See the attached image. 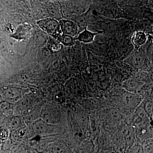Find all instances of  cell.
I'll return each mask as SVG.
<instances>
[{"label":"cell","mask_w":153,"mask_h":153,"mask_svg":"<svg viewBox=\"0 0 153 153\" xmlns=\"http://www.w3.org/2000/svg\"><path fill=\"white\" fill-rule=\"evenodd\" d=\"M5 116L2 114H0V125L5 120Z\"/></svg>","instance_id":"4316f807"},{"label":"cell","mask_w":153,"mask_h":153,"mask_svg":"<svg viewBox=\"0 0 153 153\" xmlns=\"http://www.w3.org/2000/svg\"><path fill=\"white\" fill-rule=\"evenodd\" d=\"M57 39L62 45L66 47H71L74 45V38L69 35L61 33L58 36L53 37Z\"/></svg>","instance_id":"d6986e66"},{"label":"cell","mask_w":153,"mask_h":153,"mask_svg":"<svg viewBox=\"0 0 153 153\" xmlns=\"http://www.w3.org/2000/svg\"><path fill=\"white\" fill-rule=\"evenodd\" d=\"M34 41L38 47H42L47 44L49 40V36L47 33L42 30H36L33 34Z\"/></svg>","instance_id":"2e32d148"},{"label":"cell","mask_w":153,"mask_h":153,"mask_svg":"<svg viewBox=\"0 0 153 153\" xmlns=\"http://www.w3.org/2000/svg\"><path fill=\"white\" fill-rule=\"evenodd\" d=\"M27 126L25 125L21 128L11 131V140L14 142H19L25 140L29 134Z\"/></svg>","instance_id":"7c38bea8"},{"label":"cell","mask_w":153,"mask_h":153,"mask_svg":"<svg viewBox=\"0 0 153 153\" xmlns=\"http://www.w3.org/2000/svg\"><path fill=\"white\" fill-rule=\"evenodd\" d=\"M133 78L135 79L143 82V83H149L151 81V75L147 71H140L135 74Z\"/></svg>","instance_id":"ffe728a7"},{"label":"cell","mask_w":153,"mask_h":153,"mask_svg":"<svg viewBox=\"0 0 153 153\" xmlns=\"http://www.w3.org/2000/svg\"><path fill=\"white\" fill-rule=\"evenodd\" d=\"M29 133L38 137L50 136L58 132L57 124H51L44 121L41 118L27 126Z\"/></svg>","instance_id":"6da1fadb"},{"label":"cell","mask_w":153,"mask_h":153,"mask_svg":"<svg viewBox=\"0 0 153 153\" xmlns=\"http://www.w3.org/2000/svg\"><path fill=\"white\" fill-rule=\"evenodd\" d=\"M56 111L49 105L42 107L40 118L44 121L51 124H57L59 119Z\"/></svg>","instance_id":"3957f363"},{"label":"cell","mask_w":153,"mask_h":153,"mask_svg":"<svg viewBox=\"0 0 153 153\" xmlns=\"http://www.w3.org/2000/svg\"><path fill=\"white\" fill-rule=\"evenodd\" d=\"M14 104L7 101H1L0 102V114L5 116L10 117L14 115Z\"/></svg>","instance_id":"e0dca14e"},{"label":"cell","mask_w":153,"mask_h":153,"mask_svg":"<svg viewBox=\"0 0 153 153\" xmlns=\"http://www.w3.org/2000/svg\"><path fill=\"white\" fill-rule=\"evenodd\" d=\"M60 30L63 34L75 37L79 34L77 25L72 20L61 19L59 21Z\"/></svg>","instance_id":"277c9868"},{"label":"cell","mask_w":153,"mask_h":153,"mask_svg":"<svg viewBox=\"0 0 153 153\" xmlns=\"http://www.w3.org/2000/svg\"><path fill=\"white\" fill-rule=\"evenodd\" d=\"M122 134L128 148L135 141V131L131 126H124L122 129Z\"/></svg>","instance_id":"9c48e42d"},{"label":"cell","mask_w":153,"mask_h":153,"mask_svg":"<svg viewBox=\"0 0 153 153\" xmlns=\"http://www.w3.org/2000/svg\"><path fill=\"white\" fill-rule=\"evenodd\" d=\"M143 85L144 83L138 81L134 78L127 79L123 83L124 88L127 91L135 94L137 92Z\"/></svg>","instance_id":"30bf717a"},{"label":"cell","mask_w":153,"mask_h":153,"mask_svg":"<svg viewBox=\"0 0 153 153\" xmlns=\"http://www.w3.org/2000/svg\"><path fill=\"white\" fill-rule=\"evenodd\" d=\"M26 125L22 116L13 115L9 117L7 123V127L10 131H14Z\"/></svg>","instance_id":"8fae6325"},{"label":"cell","mask_w":153,"mask_h":153,"mask_svg":"<svg viewBox=\"0 0 153 153\" xmlns=\"http://www.w3.org/2000/svg\"><path fill=\"white\" fill-rule=\"evenodd\" d=\"M33 32V27L31 25L23 24L19 25L15 33L11 36L18 41H22L30 38Z\"/></svg>","instance_id":"5b68a950"},{"label":"cell","mask_w":153,"mask_h":153,"mask_svg":"<svg viewBox=\"0 0 153 153\" xmlns=\"http://www.w3.org/2000/svg\"><path fill=\"white\" fill-rule=\"evenodd\" d=\"M128 149V153H143L142 144L138 141H135Z\"/></svg>","instance_id":"603a6c76"},{"label":"cell","mask_w":153,"mask_h":153,"mask_svg":"<svg viewBox=\"0 0 153 153\" xmlns=\"http://www.w3.org/2000/svg\"><path fill=\"white\" fill-rule=\"evenodd\" d=\"M49 49L52 52H59L62 49V44L57 39L52 36H49V40L47 42Z\"/></svg>","instance_id":"44dd1931"},{"label":"cell","mask_w":153,"mask_h":153,"mask_svg":"<svg viewBox=\"0 0 153 153\" xmlns=\"http://www.w3.org/2000/svg\"><path fill=\"white\" fill-rule=\"evenodd\" d=\"M37 24L41 30L52 37L62 33L59 21L50 17L38 20Z\"/></svg>","instance_id":"7a4b0ae2"},{"label":"cell","mask_w":153,"mask_h":153,"mask_svg":"<svg viewBox=\"0 0 153 153\" xmlns=\"http://www.w3.org/2000/svg\"><path fill=\"white\" fill-rule=\"evenodd\" d=\"M47 152L48 153H70L66 145L60 142L51 143Z\"/></svg>","instance_id":"9a60e30c"},{"label":"cell","mask_w":153,"mask_h":153,"mask_svg":"<svg viewBox=\"0 0 153 153\" xmlns=\"http://www.w3.org/2000/svg\"><path fill=\"white\" fill-rule=\"evenodd\" d=\"M144 108L148 116H150L152 113V102L151 100H148L143 102Z\"/></svg>","instance_id":"484cf974"},{"label":"cell","mask_w":153,"mask_h":153,"mask_svg":"<svg viewBox=\"0 0 153 153\" xmlns=\"http://www.w3.org/2000/svg\"><path fill=\"white\" fill-rule=\"evenodd\" d=\"M102 32L99 31L97 33H92L85 28L83 31L80 32L77 35V37L74 38V40H78L80 42L84 43H90L93 42L95 36L98 34H101Z\"/></svg>","instance_id":"4fadbf2b"},{"label":"cell","mask_w":153,"mask_h":153,"mask_svg":"<svg viewBox=\"0 0 153 153\" xmlns=\"http://www.w3.org/2000/svg\"><path fill=\"white\" fill-rule=\"evenodd\" d=\"M122 100L127 107L134 110L141 103L137 95L127 91L123 94Z\"/></svg>","instance_id":"ba28073f"},{"label":"cell","mask_w":153,"mask_h":153,"mask_svg":"<svg viewBox=\"0 0 153 153\" xmlns=\"http://www.w3.org/2000/svg\"><path fill=\"white\" fill-rule=\"evenodd\" d=\"M1 102V100H0V102Z\"/></svg>","instance_id":"83f0119b"},{"label":"cell","mask_w":153,"mask_h":153,"mask_svg":"<svg viewBox=\"0 0 153 153\" xmlns=\"http://www.w3.org/2000/svg\"><path fill=\"white\" fill-rule=\"evenodd\" d=\"M136 58H133L131 64L136 68H141L144 66V60L142 57L140 55H136Z\"/></svg>","instance_id":"cb8c5ba5"},{"label":"cell","mask_w":153,"mask_h":153,"mask_svg":"<svg viewBox=\"0 0 153 153\" xmlns=\"http://www.w3.org/2000/svg\"><path fill=\"white\" fill-rule=\"evenodd\" d=\"M45 8L49 17L56 19L58 21L62 19L59 2L56 0L49 1L47 2Z\"/></svg>","instance_id":"52a82bcc"},{"label":"cell","mask_w":153,"mask_h":153,"mask_svg":"<svg viewBox=\"0 0 153 153\" xmlns=\"http://www.w3.org/2000/svg\"><path fill=\"white\" fill-rule=\"evenodd\" d=\"M9 130L7 127H0V140H6L8 138Z\"/></svg>","instance_id":"d4e9b609"},{"label":"cell","mask_w":153,"mask_h":153,"mask_svg":"<svg viewBox=\"0 0 153 153\" xmlns=\"http://www.w3.org/2000/svg\"><path fill=\"white\" fill-rule=\"evenodd\" d=\"M42 107L33 106L23 114L22 117L26 126L29 125L40 118Z\"/></svg>","instance_id":"8992f818"},{"label":"cell","mask_w":153,"mask_h":153,"mask_svg":"<svg viewBox=\"0 0 153 153\" xmlns=\"http://www.w3.org/2000/svg\"><path fill=\"white\" fill-rule=\"evenodd\" d=\"M147 36L144 32H136L134 33L131 39L132 43L135 47H139L142 46L147 41Z\"/></svg>","instance_id":"ac0fdd59"},{"label":"cell","mask_w":153,"mask_h":153,"mask_svg":"<svg viewBox=\"0 0 153 153\" xmlns=\"http://www.w3.org/2000/svg\"><path fill=\"white\" fill-rule=\"evenodd\" d=\"M24 95L22 94L21 91L16 88H10L8 89L5 93L7 100L9 102L15 104L22 98Z\"/></svg>","instance_id":"5bb4252c"},{"label":"cell","mask_w":153,"mask_h":153,"mask_svg":"<svg viewBox=\"0 0 153 153\" xmlns=\"http://www.w3.org/2000/svg\"></svg>","instance_id":"f1b7e54d"},{"label":"cell","mask_w":153,"mask_h":153,"mask_svg":"<svg viewBox=\"0 0 153 153\" xmlns=\"http://www.w3.org/2000/svg\"><path fill=\"white\" fill-rule=\"evenodd\" d=\"M142 146L143 153H153L152 140L151 138L144 140Z\"/></svg>","instance_id":"7402d4cb"}]
</instances>
